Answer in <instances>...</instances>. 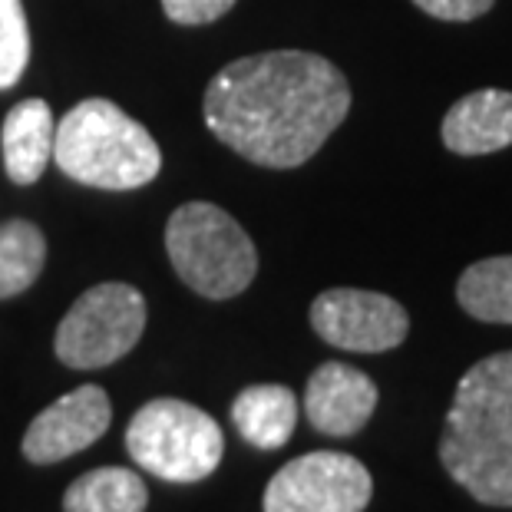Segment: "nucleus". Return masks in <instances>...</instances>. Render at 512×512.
Here are the masks:
<instances>
[{
  "instance_id": "nucleus-1",
  "label": "nucleus",
  "mask_w": 512,
  "mask_h": 512,
  "mask_svg": "<svg viewBox=\"0 0 512 512\" xmlns=\"http://www.w3.org/2000/svg\"><path fill=\"white\" fill-rule=\"evenodd\" d=\"M351 113V86L331 60L268 50L232 60L202 100L205 126L238 156L265 169H298Z\"/></svg>"
},
{
  "instance_id": "nucleus-2",
  "label": "nucleus",
  "mask_w": 512,
  "mask_h": 512,
  "mask_svg": "<svg viewBox=\"0 0 512 512\" xmlns=\"http://www.w3.org/2000/svg\"><path fill=\"white\" fill-rule=\"evenodd\" d=\"M440 463L476 503L512 509V351L476 361L456 384Z\"/></svg>"
},
{
  "instance_id": "nucleus-3",
  "label": "nucleus",
  "mask_w": 512,
  "mask_h": 512,
  "mask_svg": "<svg viewBox=\"0 0 512 512\" xmlns=\"http://www.w3.org/2000/svg\"><path fill=\"white\" fill-rule=\"evenodd\" d=\"M53 162L80 185L129 192L159 176L162 152L149 129L116 103L83 100L57 123Z\"/></svg>"
},
{
  "instance_id": "nucleus-4",
  "label": "nucleus",
  "mask_w": 512,
  "mask_h": 512,
  "mask_svg": "<svg viewBox=\"0 0 512 512\" xmlns=\"http://www.w3.org/2000/svg\"><path fill=\"white\" fill-rule=\"evenodd\" d=\"M166 252L185 285L212 301L235 298L258 275L255 242L212 202H185L169 215Z\"/></svg>"
},
{
  "instance_id": "nucleus-5",
  "label": "nucleus",
  "mask_w": 512,
  "mask_h": 512,
  "mask_svg": "<svg viewBox=\"0 0 512 512\" xmlns=\"http://www.w3.org/2000/svg\"><path fill=\"white\" fill-rule=\"evenodd\" d=\"M126 450L136 466L166 483H199L219 470L225 433L195 403L159 397L133 413L126 427Z\"/></svg>"
},
{
  "instance_id": "nucleus-6",
  "label": "nucleus",
  "mask_w": 512,
  "mask_h": 512,
  "mask_svg": "<svg viewBox=\"0 0 512 512\" xmlns=\"http://www.w3.org/2000/svg\"><path fill=\"white\" fill-rule=\"evenodd\" d=\"M146 331V298L123 281L86 288L57 328V357L73 370H100L133 351Z\"/></svg>"
},
{
  "instance_id": "nucleus-7",
  "label": "nucleus",
  "mask_w": 512,
  "mask_h": 512,
  "mask_svg": "<svg viewBox=\"0 0 512 512\" xmlns=\"http://www.w3.org/2000/svg\"><path fill=\"white\" fill-rule=\"evenodd\" d=\"M374 479L351 453L314 450L285 463L265 486V512H364Z\"/></svg>"
},
{
  "instance_id": "nucleus-8",
  "label": "nucleus",
  "mask_w": 512,
  "mask_h": 512,
  "mask_svg": "<svg viewBox=\"0 0 512 512\" xmlns=\"http://www.w3.org/2000/svg\"><path fill=\"white\" fill-rule=\"evenodd\" d=\"M311 328L321 341L354 354L394 351L410 334V314L380 291L328 288L311 304Z\"/></svg>"
},
{
  "instance_id": "nucleus-9",
  "label": "nucleus",
  "mask_w": 512,
  "mask_h": 512,
  "mask_svg": "<svg viewBox=\"0 0 512 512\" xmlns=\"http://www.w3.org/2000/svg\"><path fill=\"white\" fill-rule=\"evenodd\" d=\"M113 423V403L110 394L96 384H83L63 394L57 403L37 413L34 423L24 433L20 450L30 463L50 466L60 460H70L73 453H83L86 446L110 430Z\"/></svg>"
},
{
  "instance_id": "nucleus-10",
  "label": "nucleus",
  "mask_w": 512,
  "mask_h": 512,
  "mask_svg": "<svg viewBox=\"0 0 512 512\" xmlns=\"http://www.w3.org/2000/svg\"><path fill=\"white\" fill-rule=\"evenodd\" d=\"M377 384L351 364H321L304 390V413L324 437H354L377 410Z\"/></svg>"
},
{
  "instance_id": "nucleus-11",
  "label": "nucleus",
  "mask_w": 512,
  "mask_h": 512,
  "mask_svg": "<svg viewBox=\"0 0 512 512\" xmlns=\"http://www.w3.org/2000/svg\"><path fill=\"white\" fill-rule=\"evenodd\" d=\"M443 146L456 156H489L512 146V93L476 90L443 116Z\"/></svg>"
},
{
  "instance_id": "nucleus-12",
  "label": "nucleus",
  "mask_w": 512,
  "mask_h": 512,
  "mask_svg": "<svg viewBox=\"0 0 512 512\" xmlns=\"http://www.w3.org/2000/svg\"><path fill=\"white\" fill-rule=\"evenodd\" d=\"M53 133H57V123H53L50 103L37 100V96L20 100L4 116L0 149H4V169L10 182L34 185L47 172L53 159Z\"/></svg>"
},
{
  "instance_id": "nucleus-13",
  "label": "nucleus",
  "mask_w": 512,
  "mask_h": 512,
  "mask_svg": "<svg viewBox=\"0 0 512 512\" xmlns=\"http://www.w3.org/2000/svg\"><path fill=\"white\" fill-rule=\"evenodd\" d=\"M238 437L258 450H281L298 427V397L281 384H252L232 403Z\"/></svg>"
},
{
  "instance_id": "nucleus-14",
  "label": "nucleus",
  "mask_w": 512,
  "mask_h": 512,
  "mask_svg": "<svg viewBox=\"0 0 512 512\" xmlns=\"http://www.w3.org/2000/svg\"><path fill=\"white\" fill-rule=\"evenodd\" d=\"M146 503V483L123 466H100L83 473L63 493V512H146Z\"/></svg>"
},
{
  "instance_id": "nucleus-15",
  "label": "nucleus",
  "mask_w": 512,
  "mask_h": 512,
  "mask_svg": "<svg viewBox=\"0 0 512 512\" xmlns=\"http://www.w3.org/2000/svg\"><path fill=\"white\" fill-rule=\"evenodd\" d=\"M456 301L476 321L512 324V255L473 261L456 281Z\"/></svg>"
},
{
  "instance_id": "nucleus-16",
  "label": "nucleus",
  "mask_w": 512,
  "mask_h": 512,
  "mask_svg": "<svg viewBox=\"0 0 512 512\" xmlns=\"http://www.w3.org/2000/svg\"><path fill=\"white\" fill-rule=\"evenodd\" d=\"M47 265V238L27 219L0 222V301L34 288Z\"/></svg>"
},
{
  "instance_id": "nucleus-17",
  "label": "nucleus",
  "mask_w": 512,
  "mask_h": 512,
  "mask_svg": "<svg viewBox=\"0 0 512 512\" xmlns=\"http://www.w3.org/2000/svg\"><path fill=\"white\" fill-rule=\"evenodd\" d=\"M30 63V30L20 0H0V90H10Z\"/></svg>"
},
{
  "instance_id": "nucleus-18",
  "label": "nucleus",
  "mask_w": 512,
  "mask_h": 512,
  "mask_svg": "<svg viewBox=\"0 0 512 512\" xmlns=\"http://www.w3.org/2000/svg\"><path fill=\"white\" fill-rule=\"evenodd\" d=\"M235 7V0H162V10L172 24L182 27H202L212 20L225 17Z\"/></svg>"
},
{
  "instance_id": "nucleus-19",
  "label": "nucleus",
  "mask_w": 512,
  "mask_h": 512,
  "mask_svg": "<svg viewBox=\"0 0 512 512\" xmlns=\"http://www.w3.org/2000/svg\"><path fill=\"white\" fill-rule=\"evenodd\" d=\"M423 14L446 20V24H466V20L483 17L496 0H413Z\"/></svg>"
}]
</instances>
